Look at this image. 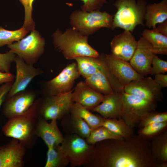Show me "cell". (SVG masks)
I'll use <instances>...</instances> for the list:
<instances>
[{
    "label": "cell",
    "instance_id": "cell-1",
    "mask_svg": "<svg viewBox=\"0 0 167 167\" xmlns=\"http://www.w3.org/2000/svg\"><path fill=\"white\" fill-rule=\"evenodd\" d=\"M148 140L135 135L127 139H111L96 143L92 158L86 167H156Z\"/></svg>",
    "mask_w": 167,
    "mask_h": 167
},
{
    "label": "cell",
    "instance_id": "cell-2",
    "mask_svg": "<svg viewBox=\"0 0 167 167\" xmlns=\"http://www.w3.org/2000/svg\"><path fill=\"white\" fill-rule=\"evenodd\" d=\"M41 99H36L25 113L8 119L2 128L5 136L17 139L26 148H32L38 137L36 128Z\"/></svg>",
    "mask_w": 167,
    "mask_h": 167
},
{
    "label": "cell",
    "instance_id": "cell-3",
    "mask_svg": "<svg viewBox=\"0 0 167 167\" xmlns=\"http://www.w3.org/2000/svg\"><path fill=\"white\" fill-rule=\"evenodd\" d=\"M53 42L56 48L68 60L81 56L97 57L99 53L88 42V36L73 28L66 29L63 32L57 29L53 34Z\"/></svg>",
    "mask_w": 167,
    "mask_h": 167
},
{
    "label": "cell",
    "instance_id": "cell-4",
    "mask_svg": "<svg viewBox=\"0 0 167 167\" xmlns=\"http://www.w3.org/2000/svg\"><path fill=\"white\" fill-rule=\"evenodd\" d=\"M113 5L117 10L113 15L112 30L119 28L132 32L137 26H145V0H116Z\"/></svg>",
    "mask_w": 167,
    "mask_h": 167
},
{
    "label": "cell",
    "instance_id": "cell-5",
    "mask_svg": "<svg viewBox=\"0 0 167 167\" xmlns=\"http://www.w3.org/2000/svg\"><path fill=\"white\" fill-rule=\"evenodd\" d=\"M113 16L99 10L90 12L76 10L71 14L70 24L74 29L88 36L102 28L111 29Z\"/></svg>",
    "mask_w": 167,
    "mask_h": 167
},
{
    "label": "cell",
    "instance_id": "cell-6",
    "mask_svg": "<svg viewBox=\"0 0 167 167\" xmlns=\"http://www.w3.org/2000/svg\"><path fill=\"white\" fill-rule=\"evenodd\" d=\"M60 148L71 167L84 166L90 161L95 145L88 144L85 138L76 134H66Z\"/></svg>",
    "mask_w": 167,
    "mask_h": 167
},
{
    "label": "cell",
    "instance_id": "cell-7",
    "mask_svg": "<svg viewBox=\"0 0 167 167\" xmlns=\"http://www.w3.org/2000/svg\"><path fill=\"white\" fill-rule=\"evenodd\" d=\"M122 107L120 117L133 128L150 113L155 111L157 102L145 100L123 92Z\"/></svg>",
    "mask_w": 167,
    "mask_h": 167
},
{
    "label": "cell",
    "instance_id": "cell-8",
    "mask_svg": "<svg viewBox=\"0 0 167 167\" xmlns=\"http://www.w3.org/2000/svg\"><path fill=\"white\" fill-rule=\"evenodd\" d=\"M45 44L44 39L34 29L25 37L8 45L7 47L26 63L33 65L43 54Z\"/></svg>",
    "mask_w": 167,
    "mask_h": 167
},
{
    "label": "cell",
    "instance_id": "cell-9",
    "mask_svg": "<svg viewBox=\"0 0 167 167\" xmlns=\"http://www.w3.org/2000/svg\"><path fill=\"white\" fill-rule=\"evenodd\" d=\"M72 91L53 96H44L41 98L39 116L46 121L56 119L60 121L70 113L73 103Z\"/></svg>",
    "mask_w": 167,
    "mask_h": 167
},
{
    "label": "cell",
    "instance_id": "cell-10",
    "mask_svg": "<svg viewBox=\"0 0 167 167\" xmlns=\"http://www.w3.org/2000/svg\"><path fill=\"white\" fill-rule=\"evenodd\" d=\"M80 75L76 62L68 64L58 75L44 83V96L55 95L71 91L75 80Z\"/></svg>",
    "mask_w": 167,
    "mask_h": 167
},
{
    "label": "cell",
    "instance_id": "cell-11",
    "mask_svg": "<svg viewBox=\"0 0 167 167\" xmlns=\"http://www.w3.org/2000/svg\"><path fill=\"white\" fill-rule=\"evenodd\" d=\"M161 89L152 78L144 77L125 86L124 91L142 99L157 102L163 98Z\"/></svg>",
    "mask_w": 167,
    "mask_h": 167
},
{
    "label": "cell",
    "instance_id": "cell-12",
    "mask_svg": "<svg viewBox=\"0 0 167 167\" xmlns=\"http://www.w3.org/2000/svg\"><path fill=\"white\" fill-rule=\"evenodd\" d=\"M14 62L15 64L16 75L6 98L11 97L25 90L35 77L43 72L41 69L35 67L33 65L26 63L23 59L17 55Z\"/></svg>",
    "mask_w": 167,
    "mask_h": 167
},
{
    "label": "cell",
    "instance_id": "cell-13",
    "mask_svg": "<svg viewBox=\"0 0 167 167\" xmlns=\"http://www.w3.org/2000/svg\"><path fill=\"white\" fill-rule=\"evenodd\" d=\"M155 54L151 44L142 36L137 41L134 53L130 61L133 69L145 77L152 73V63Z\"/></svg>",
    "mask_w": 167,
    "mask_h": 167
},
{
    "label": "cell",
    "instance_id": "cell-14",
    "mask_svg": "<svg viewBox=\"0 0 167 167\" xmlns=\"http://www.w3.org/2000/svg\"><path fill=\"white\" fill-rule=\"evenodd\" d=\"M36 97L34 92L25 90L6 98L3 102L2 114L8 119L22 114L32 106Z\"/></svg>",
    "mask_w": 167,
    "mask_h": 167
},
{
    "label": "cell",
    "instance_id": "cell-15",
    "mask_svg": "<svg viewBox=\"0 0 167 167\" xmlns=\"http://www.w3.org/2000/svg\"><path fill=\"white\" fill-rule=\"evenodd\" d=\"M105 58L110 71L124 87L131 82L144 77L136 72L128 61L111 54H105Z\"/></svg>",
    "mask_w": 167,
    "mask_h": 167
},
{
    "label": "cell",
    "instance_id": "cell-16",
    "mask_svg": "<svg viewBox=\"0 0 167 167\" xmlns=\"http://www.w3.org/2000/svg\"><path fill=\"white\" fill-rule=\"evenodd\" d=\"M137 41L130 31L124 30L115 35L110 42L111 54L117 58L130 61L136 49Z\"/></svg>",
    "mask_w": 167,
    "mask_h": 167
},
{
    "label": "cell",
    "instance_id": "cell-17",
    "mask_svg": "<svg viewBox=\"0 0 167 167\" xmlns=\"http://www.w3.org/2000/svg\"><path fill=\"white\" fill-rule=\"evenodd\" d=\"M26 148L17 139L0 146V167H23Z\"/></svg>",
    "mask_w": 167,
    "mask_h": 167
},
{
    "label": "cell",
    "instance_id": "cell-18",
    "mask_svg": "<svg viewBox=\"0 0 167 167\" xmlns=\"http://www.w3.org/2000/svg\"><path fill=\"white\" fill-rule=\"evenodd\" d=\"M36 134L38 137L41 138L44 141L48 148L60 145L64 138V136L58 127L57 120H52L50 122L48 123L39 116Z\"/></svg>",
    "mask_w": 167,
    "mask_h": 167
},
{
    "label": "cell",
    "instance_id": "cell-19",
    "mask_svg": "<svg viewBox=\"0 0 167 167\" xmlns=\"http://www.w3.org/2000/svg\"><path fill=\"white\" fill-rule=\"evenodd\" d=\"M122 92L114 91L104 95L102 102L90 110L98 113L105 119L120 117L122 107Z\"/></svg>",
    "mask_w": 167,
    "mask_h": 167
},
{
    "label": "cell",
    "instance_id": "cell-20",
    "mask_svg": "<svg viewBox=\"0 0 167 167\" xmlns=\"http://www.w3.org/2000/svg\"><path fill=\"white\" fill-rule=\"evenodd\" d=\"M104 95L95 91L85 82L80 81L72 93L73 101L90 110L100 104Z\"/></svg>",
    "mask_w": 167,
    "mask_h": 167
},
{
    "label": "cell",
    "instance_id": "cell-21",
    "mask_svg": "<svg viewBox=\"0 0 167 167\" xmlns=\"http://www.w3.org/2000/svg\"><path fill=\"white\" fill-rule=\"evenodd\" d=\"M74 59L80 75L85 79L97 71L106 73L108 69L104 54L97 57L81 56Z\"/></svg>",
    "mask_w": 167,
    "mask_h": 167
},
{
    "label": "cell",
    "instance_id": "cell-22",
    "mask_svg": "<svg viewBox=\"0 0 167 167\" xmlns=\"http://www.w3.org/2000/svg\"><path fill=\"white\" fill-rule=\"evenodd\" d=\"M60 121L62 130L66 134H76L85 139L92 130L82 119L70 113L64 116Z\"/></svg>",
    "mask_w": 167,
    "mask_h": 167
},
{
    "label": "cell",
    "instance_id": "cell-23",
    "mask_svg": "<svg viewBox=\"0 0 167 167\" xmlns=\"http://www.w3.org/2000/svg\"><path fill=\"white\" fill-rule=\"evenodd\" d=\"M167 19V0L146 6L145 26L149 29H155L156 25Z\"/></svg>",
    "mask_w": 167,
    "mask_h": 167
},
{
    "label": "cell",
    "instance_id": "cell-24",
    "mask_svg": "<svg viewBox=\"0 0 167 167\" xmlns=\"http://www.w3.org/2000/svg\"><path fill=\"white\" fill-rule=\"evenodd\" d=\"M85 82L93 90L104 95L114 91L109 78L102 71H97L85 78Z\"/></svg>",
    "mask_w": 167,
    "mask_h": 167
},
{
    "label": "cell",
    "instance_id": "cell-25",
    "mask_svg": "<svg viewBox=\"0 0 167 167\" xmlns=\"http://www.w3.org/2000/svg\"><path fill=\"white\" fill-rule=\"evenodd\" d=\"M142 37L151 45L155 54L167 55V36L159 32L156 28L145 29Z\"/></svg>",
    "mask_w": 167,
    "mask_h": 167
},
{
    "label": "cell",
    "instance_id": "cell-26",
    "mask_svg": "<svg viewBox=\"0 0 167 167\" xmlns=\"http://www.w3.org/2000/svg\"><path fill=\"white\" fill-rule=\"evenodd\" d=\"M150 143L152 159L156 163L167 161V131L152 139Z\"/></svg>",
    "mask_w": 167,
    "mask_h": 167
},
{
    "label": "cell",
    "instance_id": "cell-27",
    "mask_svg": "<svg viewBox=\"0 0 167 167\" xmlns=\"http://www.w3.org/2000/svg\"><path fill=\"white\" fill-rule=\"evenodd\" d=\"M70 113L77 115L82 119L91 129L102 126L104 118L93 113L90 110L78 103H73Z\"/></svg>",
    "mask_w": 167,
    "mask_h": 167
},
{
    "label": "cell",
    "instance_id": "cell-28",
    "mask_svg": "<svg viewBox=\"0 0 167 167\" xmlns=\"http://www.w3.org/2000/svg\"><path fill=\"white\" fill-rule=\"evenodd\" d=\"M102 126L124 139L129 138L134 135V128L128 126L121 117L104 118Z\"/></svg>",
    "mask_w": 167,
    "mask_h": 167
},
{
    "label": "cell",
    "instance_id": "cell-29",
    "mask_svg": "<svg viewBox=\"0 0 167 167\" xmlns=\"http://www.w3.org/2000/svg\"><path fill=\"white\" fill-rule=\"evenodd\" d=\"M47 156L45 167H65L69 164L60 145L48 148Z\"/></svg>",
    "mask_w": 167,
    "mask_h": 167
},
{
    "label": "cell",
    "instance_id": "cell-30",
    "mask_svg": "<svg viewBox=\"0 0 167 167\" xmlns=\"http://www.w3.org/2000/svg\"><path fill=\"white\" fill-rule=\"evenodd\" d=\"M85 139L88 144L91 145H95L98 142L108 139H124L103 126L92 129L88 136Z\"/></svg>",
    "mask_w": 167,
    "mask_h": 167
},
{
    "label": "cell",
    "instance_id": "cell-31",
    "mask_svg": "<svg viewBox=\"0 0 167 167\" xmlns=\"http://www.w3.org/2000/svg\"><path fill=\"white\" fill-rule=\"evenodd\" d=\"M28 32L22 27L15 30L5 29L0 26V47L12 44L24 38Z\"/></svg>",
    "mask_w": 167,
    "mask_h": 167
},
{
    "label": "cell",
    "instance_id": "cell-32",
    "mask_svg": "<svg viewBox=\"0 0 167 167\" xmlns=\"http://www.w3.org/2000/svg\"><path fill=\"white\" fill-rule=\"evenodd\" d=\"M167 121L152 123L139 128L138 135L146 140L152 139L167 129Z\"/></svg>",
    "mask_w": 167,
    "mask_h": 167
},
{
    "label": "cell",
    "instance_id": "cell-33",
    "mask_svg": "<svg viewBox=\"0 0 167 167\" xmlns=\"http://www.w3.org/2000/svg\"><path fill=\"white\" fill-rule=\"evenodd\" d=\"M23 6L25 11V17L22 27L27 31H32L35 29V23L32 17V5L34 0H19Z\"/></svg>",
    "mask_w": 167,
    "mask_h": 167
},
{
    "label": "cell",
    "instance_id": "cell-34",
    "mask_svg": "<svg viewBox=\"0 0 167 167\" xmlns=\"http://www.w3.org/2000/svg\"><path fill=\"white\" fill-rule=\"evenodd\" d=\"M167 121V112H158L153 111L147 115L140 122L139 128L150 124Z\"/></svg>",
    "mask_w": 167,
    "mask_h": 167
},
{
    "label": "cell",
    "instance_id": "cell-35",
    "mask_svg": "<svg viewBox=\"0 0 167 167\" xmlns=\"http://www.w3.org/2000/svg\"><path fill=\"white\" fill-rule=\"evenodd\" d=\"M16 55L10 51L5 53H0V71L10 72L12 63L15 61Z\"/></svg>",
    "mask_w": 167,
    "mask_h": 167
},
{
    "label": "cell",
    "instance_id": "cell-36",
    "mask_svg": "<svg viewBox=\"0 0 167 167\" xmlns=\"http://www.w3.org/2000/svg\"><path fill=\"white\" fill-rule=\"evenodd\" d=\"M151 75L164 74L167 71V62L161 59L155 55L152 60Z\"/></svg>",
    "mask_w": 167,
    "mask_h": 167
},
{
    "label": "cell",
    "instance_id": "cell-37",
    "mask_svg": "<svg viewBox=\"0 0 167 167\" xmlns=\"http://www.w3.org/2000/svg\"><path fill=\"white\" fill-rule=\"evenodd\" d=\"M83 4L80 7L84 11L90 12L99 9L104 4L107 2L106 0H81Z\"/></svg>",
    "mask_w": 167,
    "mask_h": 167
},
{
    "label": "cell",
    "instance_id": "cell-38",
    "mask_svg": "<svg viewBox=\"0 0 167 167\" xmlns=\"http://www.w3.org/2000/svg\"><path fill=\"white\" fill-rule=\"evenodd\" d=\"M13 82L4 83L0 87V108L10 90Z\"/></svg>",
    "mask_w": 167,
    "mask_h": 167
},
{
    "label": "cell",
    "instance_id": "cell-39",
    "mask_svg": "<svg viewBox=\"0 0 167 167\" xmlns=\"http://www.w3.org/2000/svg\"><path fill=\"white\" fill-rule=\"evenodd\" d=\"M155 75L154 79L155 82L161 88L167 87V75L162 73Z\"/></svg>",
    "mask_w": 167,
    "mask_h": 167
},
{
    "label": "cell",
    "instance_id": "cell-40",
    "mask_svg": "<svg viewBox=\"0 0 167 167\" xmlns=\"http://www.w3.org/2000/svg\"><path fill=\"white\" fill-rule=\"evenodd\" d=\"M15 76L10 72H4L0 71V85L7 82H13Z\"/></svg>",
    "mask_w": 167,
    "mask_h": 167
},
{
    "label": "cell",
    "instance_id": "cell-41",
    "mask_svg": "<svg viewBox=\"0 0 167 167\" xmlns=\"http://www.w3.org/2000/svg\"><path fill=\"white\" fill-rule=\"evenodd\" d=\"M157 30L163 35L167 36V20L159 24L156 27Z\"/></svg>",
    "mask_w": 167,
    "mask_h": 167
},
{
    "label": "cell",
    "instance_id": "cell-42",
    "mask_svg": "<svg viewBox=\"0 0 167 167\" xmlns=\"http://www.w3.org/2000/svg\"><path fill=\"white\" fill-rule=\"evenodd\" d=\"M167 161L161 162L156 163V167H167Z\"/></svg>",
    "mask_w": 167,
    "mask_h": 167
}]
</instances>
